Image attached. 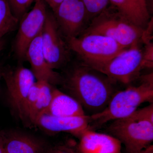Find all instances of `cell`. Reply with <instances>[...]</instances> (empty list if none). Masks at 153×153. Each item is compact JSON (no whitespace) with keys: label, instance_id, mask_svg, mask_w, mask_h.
I'll return each mask as SVG.
<instances>
[{"label":"cell","instance_id":"6da1fadb","mask_svg":"<svg viewBox=\"0 0 153 153\" xmlns=\"http://www.w3.org/2000/svg\"><path fill=\"white\" fill-rule=\"evenodd\" d=\"M62 78L61 84L68 95L91 115L103 110L115 93L114 82L80 60Z\"/></svg>","mask_w":153,"mask_h":153},{"label":"cell","instance_id":"7a4b0ae2","mask_svg":"<svg viewBox=\"0 0 153 153\" xmlns=\"http://www.w3.org/2000/svg\"><path fill=\"white\" fill-rule=\"evenodd\" d=\"M153 73L142 78L137 86H130L115 93L106 108L101 112L89 115L90 129L94 127L128 117L146 102L153 103Z\"/></svg>","mask_w":153,"mask_h":153},{"label":"cell","instance_id":"3957f363","mask_svg":"<svg viewBox=\"0 0 153 153\" xmlns=\"http://www.w3.org/2000/svg\"><path fill=\"white\" fill-rule=\"evenodd\" d=\"M143 30L129 21L111 5L94 18L82 34L106 36L128 48L135 42L141 41Z\"/></svg>","mask_w":153,"mask_h":153},{"label":"cell","instance_id":"277c9868","mask_svg":"<svg viewBox=\"0 0 153 153\" xmlns=\"http://www.w3.org/2000/svg\"><path fill=\"white\" fill-rule=\"evenodd\" d=\"M66 41L79 60L96 70L127 49L111 38L96 34H82Z\"/></svg>","mask_w":153,"mask_h":153},{"label":"cell","instance_id":"5b68a950","mask_svg":"<svg viewBox=\"0 0 153 153\" xmlns=\"http://www.w3.org/2000/svg\"><path fill=\"white\" fill-rule=\"evenodd\" d=\"M137 41L97 69L114 82L128 84L139 76L144 69L143 50Z\"/></svg>","mask_w":153,"mask_h":153},{"label":"cell","instance_id":"8992f818","mask_svg":"<svg viewBox=\"0 0 153 153\" xmlns=\"http://www.w3.org/2000/svg\"><path fill=\"white\" fill-rule=\"evenodd\" d=\"M128 153H135L151 145L153 140V123L128 117L113 121L108 128Z\"/></svg>","mask_w":153,"mask_h":153},{"label":"cell","instance_id":"52a82bcc","mask_svg":"<svg viewBox=\"0 0 153 153\" xmlns=\"http://www.w3.org/2000/svg\"><path fill=\"white\" fill-rule=\"evenodd\" d=\"M1 76L5 82L9 103L23 122L25 101L36 78L30 69L22 65L2 69Z\"/></svg>","mask_w":153,"mask_h":153},{"label":"cell","instance_id":"ba28073f","mask_svg":"<svg viewBox=\"0 0 153 153\" xmlns=\"http://www.w3.org/2000/svg\"><path fill=\"white\" fill-rule=\"evenodd\" d=\"M41 39L44 56L52 69L61 68L70 61L71 50L60 33L54 15L49 11Z\"/></svg>","mask_w":153,"mask_h":153},{"label":"cell","instance_id":"9c48e42d","mask_svg":"<svg viewBox=\"0 0 153 153\" xmlns=\"http://www.w3.org/2000/svg\"><path fill=\"white\" fill-rule=\"evenodd\" d=\"M53 14L66 40L80 36L91 22L82 0H63Z\"/></svg>","mask_w":153,"mask_h":153},{"label":"cell","instance_id":"30bf717a","mask_svg":"<svg viewBox=\"0 0 153 153\" xmlns=\"http://www.w3.org/2000/svg\"><path fill=\"white\" fill-rule=\"evenodd\" d=\"M47 5L42 0L36 1L32 10L19 20L15 43V52L20 60L25 59L27 49L34 39L41 35L48 14Z\"/></svg>","mask_w":153,"mask_h":153},{"label":"cell","instance_id":"8fae6325","mask_svg":"<svg viewBox=\"0 0 153 153\" xmlns=\"http://www.w3.org/2000/svg\"><path fill=\"white\" fill-rule=\"evenodd\" d=\"M89 115L74 117H60L43 114L36 120L35 126L52 133L66 132L79 138L90 129Z\"/></svg>","mask_w":153,"mask_h":153},{"label":"cell","instance_id":"7c38bea8","mask_svg":"<svg viewBox=\"0 0 153 153\" xmlns=\"http://www.w3.org/2000/svg\"><path fill=\"white\" fill-rule=\"evenodd\" d=\"M25 59L30 63V70L36 81H44L52 85L62 83V76L50 67L44 56L41 34L33 40L28 47Z\"/></svg>","mask_w":153,"mask_h":153},{"label":"cell","instance_id":"4fadbf2b","mask_svg":"<svg viewBox=\"0 0 153 153\" xmlns=\"http://www.w3.org/2000/svg\"><path fill=\"white\" fill-rule=\"evenodd\" d=\"M122 144L111 135L88 129L79 137V153H121Z\"/></svg>","mask_w":153,"mask_h":153},{"label":"cell","instance_id":"5bb4252c","mask_svg":"<svg viewBox=\"0 0 153 153\" xmlns=\"http://www.w3.org/2000/svg\"><path fill=\"white\" fill-rule=\"evenodd\" d=\"M3 135L6 153H47L45 144L35 137L18 132Z\"/></svg>","mask_w":153,"mask_h":153},{"label":"cell","instance_id":"9a60e30c","mask_svg":"<svg viewBox=\"0 0 153 153\" xmlns=\"http://www.w3.org/2000/svg\"><path fill=\"white\" fill-rule=\"evenodd\" d=\"M43 114L60 117H74L86 115L81 105L75 99L54 87L51 102Z\"/></svg>","mask_w":153,"mask_h":153},{"label":"cell","instance_id":"2e32d148","mask_svg":"<svg viewBox=\"0 0 153 153\" xmlns=\"http://www.w3.org/2000/svg\"><path fill=\"white\" fill-rule=\"evenodd\" d=\"M110 3L134 25L144 29L150 20L146 0H109Z\"/></svg>","mask_w":153,"mask_h":153},{"label":"cell","instance_id":"e0dca14e","mask_svg":"<svg viewBox=\"0 0 153 153\" xmlns=\"http://www.w3.org/2000/svg\"><path fill=\"white\" fill-rule=\"evenodd\" d=\"M39 82L40 91L29 117V123L30 126H35L36 120L40 115L45 112L52 100L53 85L44 81Z\"/></svg>","mask_w":153,"mask_h":153},{"label":"cell","instance_id":"ac0fdd59","mask_svg":"<svg viewBox=\"0 0 153 153\" xmlns=\"http://www.w3.org/2000/svg\"><path fill=\"white\" fill-rule=\"evenodd\" d=\"M19 20L13 13L7 0H0V39L16 30Z\"/></svg>","mask_w":153,"mask_h":153},{"label":"cell","instance_id":"d6986e66","mask_svg":"<svg viewBox=\"0 0 153 153\" xmlns=\"http://www.w3.org/2000/svg\"><path fill=\"white\" fill-rule=\"evenodd\" d=\"M40 91V82L36 81L29 91L25 101L24 110L23 123L29 124V118L33 107L36 103Z\"/></svg>","mask_w":153,"mask_h":153},{"label":"cell","instance_id":"ffe728a7","mask_svg":"<svg viewBox=\"0 0 153 153\" xmlns=\"http://www.w3.org/2000/svg\"><path fill=\"white\" fill-rule=\"evenodd\" d=\"M90 22L108 7L109 0H82Z\"/></svg>","mask_w":153,"mask_h":153},{"label":"cell","instance_id":"44dd1931","mask_svg":"<svg viewBox=\"0 0 153 153\" xmlns=\"http://www.w3.org/2000/svg\"><path fill=\"white\" fill-rule=\"evenodd\" d=\"M11 10L20 19L28 12L34 0H7Z\"/></svg>","mask_w":153,"mask_h":153},{"label":"cell","instance_id":"7402d4cb","mask_svg":"<svg viewBox=\"0 0 153 153\" xmlns=\"http://www.w3.org/2000/svg\"><path fill=\"white\" fill-rule=\"evenodd\" d=\"M128 117L134 120L146 121L153 123V103L143 108L137 109Z\"/></svg>","mask_w":153,"mask_h":153},{"label":"cell","instance_id":"603a6c76","mask_svg":"<svg viewBox=\"0 0 153 153\" xmlns=\"http://www.w3.org/2000/svg\"><path fill=\"white\" fill-rule=\"evenodd\" d=\"M143 51L142 62L144 68H152L153 64V44L150 42L145 44Z\"/></svg>","mask_w":153,"mask_h":153},{"label":"cell","instance_id":"cb8c5ba5","mask_svg":"<svg viewBox=\"0 0 153 153\" xmlns=\"http://www.w3.org/2000/svg\"><path fill=\"white\" fill-rule=\"evenodd\" d=\"M47 153H75L71 149L66 147H54L47 151Z\"/></svg>","mask_w":153,"mask_h":153},{"label":"cell","instance_id":"d4e9b609","mask_svg":"<svg viewBox=\"0 0 153 153\" xmlns=\"http://www.w3.org/2000/svg\"><path fill=\"white\" fill-rule=\"evenodd\" d=\"M37 1V0H36ZM47 5L49 6L52 11L55 10L63 0H42Z\"/></svg>","mask_w":153,"mask_h":153},{"label":"cell","instance_id":"484cf974","mask_svg":"<svg viewBox=\"0 0 153 153\" xmlns=\"http://www.w3.org/2000/svg\"><path fill=\"white\" fill-rule=\"evenodd\" d=\"M135 153H153V145H150L147 147Z\"/></svg>","mask_w":153,"mask_h":153},{"label":"cell","instance_id":"4316f807","mask_svg":"<svg viewBox=\"0 0 153 153\" xmlns=\"http://www.w3.org/2000/svg\"><path fill=\"white\" fill-rule=\"evenodd\" d=\"M4 138L3 133L0 134V153H4Z\"/></svg>","mask_w":153,"mask_h":153},{"label":"cell","instance_id":"83f0119b","mask_svg":"<svg viewBox=\"0 0 153 153\" xmlns=\"http://www.w3.org/2000/svg\"><path fill=\"white\" fill-rule=\"evenodd\" d=\"M4 42L2 39H0V52L2 51V50L4 48Z\"/></svg>","mask_w":153,"mask_h":153},{"label":"cell","instance_id":"f1b7e54d","mask_svg":"<svg viewBox=\"0 0 153 153\" xmlns=\"http://www.w3.org/2000/svg\"><path fill=\"white\" fill-rule=\"evenodd\" d=\"M1 71H2V69H1V68H0V80H1V78H2Z\"/></svg>","mask_w":153,"mask_h":153},{"label":"cell","instance_id":"f546056e","mask_svg":"<svg viewBox=\"0 0 153 153\" xmlns=\"http://www.w3.org/2000/svg\"><path fill=\"white\" fill-rule=\"evenodd\" d=\"M4 153H6L5 152H4Z\"/></svg>","mask_w":153,"mask_h":153}]
</instances>
